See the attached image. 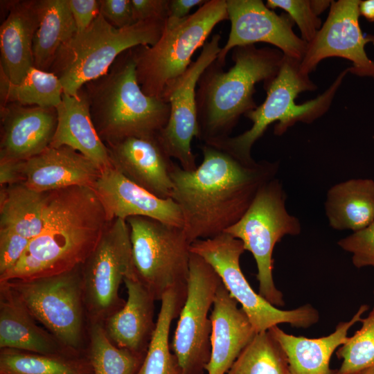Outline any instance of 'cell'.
<instances>
[{
  "instance_id": "cell-1",
  "label": "cell",
  "mask_w": 374,
  "mask_h": 374,
  "mask_svg": "<svg viewBox=\"0 0 374 374\" xmlns=\"http://www.w3.org/2000/svg\"><path fill=\"white\" fill-rule=\"evenodd\" d=\"M203 159L187 171L175 163L172 199L179 205L190 243L224 233L245 213L259 189L275 178L278 164L245 163L211 145L201 146Z\"/></svg>"
},
{
  "instance_id": "cell-2",
  "label": "cell",
  "mask_w": 374,
  "mask_h": 374,
  "mask_svg": "<svg viewBox=\"0 0 374 374\" xmlns=\"http://www.w3.org/2000/svg\"><path fill=\"white\" fill-rule=\"evenodd\" d=\"M109 222L93 190L72 186L49 192L41 233L0 282L60 274L81 266Z\"/></svg>"
},
{
  "instance_id": "cell-3",
  "label": "cell",
  "mask_w": 374,
  "mask_h": 374,
  "mask_svg": "<svg viewBox=\"0 0 374 374\" xmlns=\"http://www.w3.org/2000/svg\"><path fill=\"white\" fill-rule=\"evenodd\" d=\"M284 54L276 48L255 44L232 50L234 64L224 71L216 60L203 72L196 91L199 139L203 143L229 136L240 118L258 106L256 84L267 88L278 75Z\"/></svg>"
},
{
  "instance_id": "cell-4",
  "label": "cell",
  "mask_w": 374,
  "mask_h": 374,
  "mask_svg": "<svg viewBox=\"0 0 374 374\" xmlns=\"http://www.w3.org/2000/svg\"><path fill=\"white\" fill-rule=\"evenodd\" d=\"M82 89L105 144L128 137L157 136L168 121L169 103L141 89L131 49L121 54L107 73Z\"/></svg>"
},
{
  "instance_id": "cell-5",
  "label": "cell",
  "mask_w": 374,
  "mask_h": 374,
  "mask_svg": "<svg viewBox=\"0 0 374 374\" xmlns=\"http://www.w3.org/2000/svg\"><path fill=\"white\" fill-rule=\"evenodd\" d=\"M300 62L284 57L278 75L265 89V101L244 116L252 122L249 130L235 136L213 139L204 143L219 148L245 163L253 164L256 161L251 157V148L271 124L277 122L274 133L280 136L297 122L310 123L323 116L330 108L344 78L349 73L348 69L342 71L322 94L297 105L295 99L300 93L317 89L309 75L300 71Z\"/></svg>"
},
{
  "instance_id": "cell-6",
  "label": "cell",
  "mask_w": 374,
  "mask_h": 374,
  "mask_svg": "<svg viewBox=\"0 0 374 374\" xmlns=\"http://www.w3.org/2000/svg\"><path fill=\"white\" fill-rule=\"evenodd\" d=\"M165 25L166 21L147 20L116 28L100 13L60 48L48 71L58 78L64 93L75 96L85 84L107 73L123 52L154 45Z\"/></svg>"
},
{
  "instance_id": "cell-7",
  "label": "cell",
  "mask_w": 374,
  "mask_h": 374,
  "mask_svg": "<svg viewBox=\"0 0 374 374\" xmlns=\"http://www.w3.org/2000/svg\"><path fill=\"white\" fill-rule=\"evenodd\" d=\"M226 19V1L208 0L176 26L165 27L154 45L131 48L143 91L161 98L166 84L186 71L195 52L207 42L215 26Z\"/></svg>"
},
{
  "instance_id": "cell-8",
  "label": "cell",
  "mask_w": 374,
  "mask_h": 374,
  "mask_svg": "<svg viewBox=\"0 0 374 374\" xmlns=\"http://www.w3.org/2000/svg\"><path fill=\"white\" fill-rule=\"evenodd\" d=\"M286 195L281 182L272 179L258 191L243 216L225 231L240 240L245 250L253 255L257 265L258 294L275 307L283 306V293L273 279V251L287 235L301 233L299 220L289 213Z\"/></svg>"
},
{
  "instance_id": "cell-9",
  "label": "cell",
  "mask_w": 374,
  "mask_h": 374,
  "mask_svg": "<svg viewBox=\"0 0 374 374\" xmlns=\"http://www.w3.org/2000/svg\"><path fill=\"white\" fill-rule=\"evenodd\" d=\"M4 282L66 350H81L88 339L89 321L80 266L57 275Z\"/></svg>"
},
{
  "instance_id": "cell-10",
  "label": "cell",
  "mask_w": 374,
  "mask_h": 374,
  "mask_svg": "<svg viewBox=\"0 0 374 374\" xmlns=\"http://www.w3.org/2000/svg\"><path fill=\"white\" fill-rule=\"evenodd\" d=\"M244 251L240 240L225 232L197 240L190 245V251L205 260L219 275L230 295L240 304L256 333L280 323L308 328L319 321V313L310 304L294 310H280L256 293L240 268V258Z\"/></svg>"
},
{
  "instance_id": "cell-11",
  "label": "cell",
  "mask_w": 374,
  "mask_h": 374,
  "mask_svg": "<svg viewBox=\"0 0 374 374\" xmlns=\"http://www.w3.org/2000/svg\"><path fill=\"white\" fill-rule=\"evenodd\" d=\"M135 274L156 301L173 288L187 287L190 245L183 228L145 217L126 220Z\"/></svg>"
},
{
  "instance_id": "cell-12",
  "label": "cell",
  "mask_w": 374,
  "mask_h": 374,
  "mask_svg": "<svg viewBox=\"0 0 374 374\" xmlns=\"http://www.w3.org/2000/svg\"><path fill=\"white\" fill-rule=\"evenodd\" d=\"M89 322H103L125 302L118 290L125 277L135 274L130 232L126 220L114 219L80 266Z\"/></svg>"
},
{
  "instance_id": "cell-13",
  "label": "cell",
  "mask_w": 374,
  "mask_h": 374,
  "mask_svg": "<svg viewBox=\"0 0 374 374\" xmlns=\"http://www.w3.org/2000/svg\"><path fill=\"white\" fill-rule=\"evenodd\" d=\"M221 283L214 269L191 252L186 298L172 342L182 374H203L206 371L212 329L208 312Z\"/></svg>"
},
{
  "instance_id": "cell-14",
  "label": "cell",
  "mask_w": 374,
  "mask_h": 374,
  "mask_svg": "<svg viewBox=\"0 0 374 374\" xmlns=\"http://www.w3.org/2000/svg\"><path fill=\"white\" fill-rule=\"evenodd\" d=\"M221 35L215 34L202 46L198 57L193 61L180 76L168 82L161 98L169 103L170 116L166 125L158 134V139L172 159L185 170L197 168L191 143L199 138L197 121L196 91L205 69L217 59L221 51Z\"/></svg>"
},
{
  "instance_id": "cell-15",
  "label": "cell",
  "mask_w": 374,
  "mask_h": 374,
  "mask_svg": "<svg viewBox=\"0 0 374 374\" xmlns=\"http://www.w3.org/2000/svg\"><path fill=\"white\" fill-rule=\"evenodd\" d=\"M361 0L332 1L326 20L308 44L300 62V71L305 75L314 71L324 59L337 57L351 62L348 72L374 80V61L365 51L368 43L374 45V35H364L359 23Z\"/></svg>"
},
{
  "instance_id": "cell-16",
  "label": "cell",
  "mask_w": 374,
  "mask_h": 374,
  "mask_svg": "<svg viewBox=\"0 0 374 374\" xmlns=\"http://www.w3.org/2000/svg\"><path fill=\"white\" fill-rule=\"evenodd\" d=\"M231 29L216 61L223 67L231 50L264 42L279 49L285 56L301 61L308 43L295 34L294 21L287 14L278 15L261 0H226Z\"/></svg>"
},
{
  "instance_id": "cell-17",
  "label": "cell",
  "mask_w": 374,
  "mask_h": 374,
  "mask_svg": "<svg viewBox=\"0 0 374 374\" xmlns=\"http://www.w3.org/2000/svg\"><path fill=\"white\" fill-rule=\"evenodd\" d=\"M109 222L114 219L145 217L184 228L179 205L172 198H160L134 183L114 166L105 169L91 186Z\"/></svg>"
},
{
  "instance_id": "cell-18",
  "label": "cell",
  "mask_w": 374,
  "mask_h": 374,
  "mask_svg": "<svg viewBox=\"0 0 374 374\" xmlns=\"http://www.w3.org/2000/svg\"><path fill=\"white\" fill-rule=\"evenodd\" d=\"M106 145L112 166L123 175L160 198H172L171 170L175 162L158 135L128 137Z\"/></svg>"
},
{
  "instance_id": "cell-19",
  "label": "cell",
  "mask_w": 374,
  "mask_h": 374,
  "mask_svg": "<svg viewBox=\"0 0 374 374\" xmlns=\"http://www.w3.org/2000/svg\"><path fill=\"white\" fill-rule=\"evenodd\" d=\"M0 159L25 161L50 146L57 122L55 107L1 104Z\"/></svg>"
},
{
  "instance_id": "cell-20",
  "label": "cell",
  "mask_w": 374,
  "mask_h": 374,
  "mask_svg": "<svg viewBox=\"0 0 374 374\" xmlns=\"http://www.w3.org/2000/svg\"><path fill=\"white\" fill-rule=\"evenodd\" d=\"M23 183L40 193L72 186L91 187L101 170L90 159L67 146L48 147L42 152L21 161Z\"/></svg>"
},
{
  "instance_id": "cell-21",
  "label": "cell",
  "mask_w": 374,
  "mask_h": 374,
  "mask_svg": "<svg viewBox=\"0 0 374 374\" xmlns=\"http://www.w3.org/2000/svg\"><path fill=\"white\" fill-rule=\"evenodd\" d=\"M238 303L222 283L217 289L210 319L211 356L208 374H226L256 332Z\"/></svg>"
},
{
  "instance_id": "cell-22",
  "label": "cell",
  "mask_w": 374,
  "mask_h": 374,
  "mask_svg": "<svg viewBox=\"0 0 374 374\" xmlns=\"http://www.w3.org/2000/svg\"><path fill=\"white\" fill-rule=\"evenodd\" d=\"M123 282L127 290V299L123 307L103 324L114 344L145 357L156 327V300L136 274L125 277Z\"/></svg>"
},
{
  "instance_id": "cell-23",
  "label": "cell",
  "mask_w": 374,
  "mask_h": 374,
  "mask_svg": "<svg viewBox=\"0 0 374 374\" xmlns=\"http://www.w3.org/2000/svg\"><path fill=\"white\" fill-rule=\"evenodd\" d=\"M55 108L57 122L50 147H69L93 161L101 171L112 167L108 148L96 129L83 89L75 96L63 93Z\"/></svg>"
},
{
  "instance_id": "cell-24",
  "label": "cell",
  "mask_w": 374,
  "mask_h": 374,
  "mask_svg": "<svg viewBox=\"0 0 374 374\" xmlns=\"http://www.w3.org/2000/svg\"><path fill=\"white\" fill-rule=\"evenodd\" d=\"M8 15L0 27V73L18 83L34 66L33 39L39 24L37 0L6 3Z\"/></svg>"
},
{
  "instance_id": "cell-25",
  "label": "cell",
  "mask_w": 374,
  "mask_h": 374,
  "mask_svg": "<svg viewBox=\"0 0 374 374\" xmlns=\"http://www.w3.org/2000/svg\"><path fill=\"white\" fill-rule=\"evenodd\" d=\"M368 308L366 304L360 305L349 321L339 322L333 332L319 338L290 335L278 326L268 330L285 351L290 374H335L336 369L330 367L332 354L345 343L350 328L360 322Z\"/></svg>"
},
{
  "instance_id": "cell-26",
  "label": "cell",
  "mask_w": 374,
  "mask_h": 374,
  "mask_svg": "<svg viewBox=\"0 0 374 374\" xmlns=\"http://www.w3.org/2000/svg\"><path fill=\"white\" fill-rule=\"evenodd\" d=\"M35 319L6 282H0V348L60 356L69 352Z\"/></svg>"
},
{
  "instance_id": "cell-27",
  "label": "cell",
  "mask_w": 374,
  "mask_h": 374,
  "mask_svg": "<svg viewBox=\"0 0 374 374\" xmlns=\"http://www.w3.org/2000/svg\"><path fill=\"white\" fill-rule=\"evenodd\" d=\"M325 211L330 226L336 230H361L374 221V181L352 179L328 190Z\"/></svg>"
},
{
  "instance_id": "cell-28",
  "label": "cell",
  "mask_w": 374,
  "mask_h": 374,
  "mask_svg": "<svg viewBox=\"0 0 374 374\" xmlns=\"http://www.w3.org/2000/svg\"><path fill=\"white\" fill-rule=\"evenodd\" d=\"M39 24L33 53L34 66L48 71L60 48L76 33L67 0H37Z\"/></svg>"
},
{
  "instance_id": "cell-29",
  "label": "cell",
  "mask_w": 374,
  "mask_h": 374,
  "mask_svg": "<svg viewBox=\"0 0 374 374\" xmlns=\"http://www.w3.org/2000/svg\"><path fill=\"white\" fill-rule=\"evenodd\" d=\"M1 188L0 229L30 240L37 237L43 229L49 193L35 191L24 183Z\"/></svg>"
},
{
  "instance_id": "cell-30",
  "label": "cell",
  "mask_w": 374,
  "mask_h": 374,
  "mask_svg": "<svg viewBox=\"0 0 374 374\" xmlns=\"http://www.w3.org/2000/svg\"><path fill=\"white\" fill-rule=\"evenodd\" d=\"M186 294L187 287L173 288L161 298L154 333L136 374H182L176 356L170 350L169 334L172 321L179 316Z\"/></svg>"
},
{
  "instance_id": "cell-31",
  "label": "cell",
  "mask_w": 374,
  "mask_h": 374,
  "mask_svg": "<svg viewBox=\"0 0 374 374\" xmlns=\"http://www.w3.org/2000/svg\"><path fill=\"white\" fill-rule=\"evenodd\" d=\"M63 87L50 71L31 67L18 83L10 82L0 73L1 104L56 107L62 100Z\"/></svg>"
},
{
  "instance_id": "cell-32",
  "label": "cell",
  "mask_w": 374,
  "mask_h": 374,
  "mask_svg": "<svg viewBox=\"0 0 374 374\" xmlns=\"http://www.w3.org/2000/svg\"><path fill=\"white\" fill-rule=\"evenodd\" d=\"M87 344L93 374H136L145 357L114 344L99 321L89 322Z\"/></svg>"
},
{
  "instance_id": "cell-33",
  "label": "cell",
  "mask_w": 374,
  "mask_h": 374,
  "mask_svg": "<svg viewBox=\"0 0 374 374\" xmlns=\"http://www.w3.org/2000/svg\"><path fill=\"white\" fill-rule=\"evenodd\" d=\"M226 374H290L287 355L269 330L256 333Z\"/></svg>"
},
{
  "instance_id": "cell-34",
  "label": "cell",
  "mask_w": 374,
  "mask_h": 374,
  "mask_svg": "<svg viewBox=\"0 0 374 374\" xmlns=\"http://www.w3.org/2000/svg\"><path fill=\"white\" fill-rule=\"evenodd\" d=\"M0 374H84L75 363L57 355L1 349Z\"/></svg>"
},
{
  "instance_id": "cell-35",
  "label": "cell",
  "mask_w": 374,
  "mask_h": 374,
  "mask_svg": "<svg viewBox=\"0 0 374 374\" xmlns=\"http://www.w3.org/2000/svg\"><path fill=\"white\" fill-rule=\"evenodd\" d=\"M360 322V328L337 349L342 363L335 374H362L374 368V306Z\"/></svg>"
},
{
  "instance_id": "cell-36",
  "label": "cell",
  "mask_w": 374,
  "mask_h": 374,
  "mask_svg": "<svg viewBox=\"0 0 374 374\" xmlns=\"http://www.w3.org/2000/svg\"><path fill=\"white\" fill-rule=\"evenodd\" d=\"M269 9L280 8L286 12L301 32V38L309 44L322 26L313 0H267Z\"/></svg>"
},
{
  "instance_id": "cell-37",
  "label": "cell",
  "mask_w": 374,
  "mask_h": 374,
  "mask_svg": "<svg viewBox=\"0 0 374 374\" xmlns=\"http://www.w3.org/2000/svg\"><path fill=\"white\" fill-rule=\"evenodd\" d=\"M337 244L342 249L352 253V262L355 267H374V221L341 239Z\"/></svg>"
},
{
  "instance_id": "cell-38",
  "label": "cell",
  "mask_w": 374,
  "mask_h": 374,
  "mask_svg": "<svg viewBox=\"0 0 374 374\" xmlns=\"http://www.w3.org/2000/svg\"><path fill=\"white\" fill-rule=\"evenodd\" d=\"M30 240L6 229H0V276L12 269L23 256Z\"/></svg>"
},
{
  "instance_id": "cell-39",
  "label": "cell",
  "mask_w": 374,
  "mask_h": 374,
  "mask_svg": "<svg viewBox=\"0 0 374 374\" xmlns=\"http://www.w3.org/2000/svg\"><path fill=\"white\" fill-rule=\"evenodd\" d=\"M100 13L116 28L134 24L130 0H100Z\"/></svg>"
},
{
  "instance_id": "cell-40",
  "label": "cell",
  "mask_w": 374,
  "mask_h": 374,
  "mask_svg": "<svg viewBox=\"0 0 374 374\" xmlns=\"http://www.w3.org/2000/svg\"><path fill=\"white\" fill-rule=\"evenodd\" d=\"M134 23L147 20L166 21L170 0H130Z\"/></svg>"
},
{
  "instance_id": "cell-41",
  "label": "cell",
  "mask_w": 374,
  "mask_h": 374,
  "mask_svg": "<svg viewBox=\"0 0 374 374\" xmlns=\"http://www.w3.org/2000/svg\"><path fill=\"white\" fill-rule=\"evenodd\" d=\"M77 32L88 28L100 14V0H67Z\"/></svg>"
},
{
  "instance_id": "cell-42",
  "label": "cell",
  "mask_w": 374,
  "mask_h": 374,
  "mask_svg": "<svg viewBox=\"0 0 374 374\" xmlns=\"http://www.w3.org/2000/svg\"><path fill=\"white\" fill-rule=\"evenodd\" d=\"M208 0H170L168 16L165 27L172 28L184 21L190 14V10L197 6H202Z\"/></svg>"
},
{
  "instance_id": "cell-43",
  "label": "cell",
  "mask_w": 374,
  "mask_h": 374,
  "mask_svg": "<svg viewBox=\"0 0 374 374\" xmlns=\"http://www.w3.org/2000/svg\"><path fill=\"white\" fill-rule=\"evenodd\" d=\"M21 161L0 159V186H8L23 183Z\"/></svg>"
},
{
  "instance_id": "cell-44",
  "label": "cell",
  "mask_w": 374,
  "mask_h": 374,
  "mask_svg": "<svg viewBox=\"0 0 374 374\" xmlns=\"http://www.w3.org/2000/svg\"><path fill=\"white\" fill-rule=\"evenodd\" d=\"M359 15L371 22H374V0L361 1L359 5Z\"/></svg>"
},
{
  "instance_id": "cell-45",
  "label": "cell",
  "mask_w": 374,
  "mask_h": 374,
  "mask_svg": "<svg viewBox=\"0 0 374 374\" xmlns=\"http://www.w3.org/2000/svg\"><path fill=\"white\" fill-rule=\"evenodd\" d=\"M362 374H374V368H369L363 372Z\"/></svg>"
},
{
  "instance_id": "cell-46",
  "label": "cell",
  "mask_w": 374,
  "mask_h": 374,
  "mask_svg": "<svg viewBox=\"0 0 374 374\" xmlns=\"http://www.w3.org/2000/svg\"><path fill=\"white\" fill-rule=\"evenodd\" d=\"M373 294H374V292H373Z\"/></svg>"
}]
</instances>
